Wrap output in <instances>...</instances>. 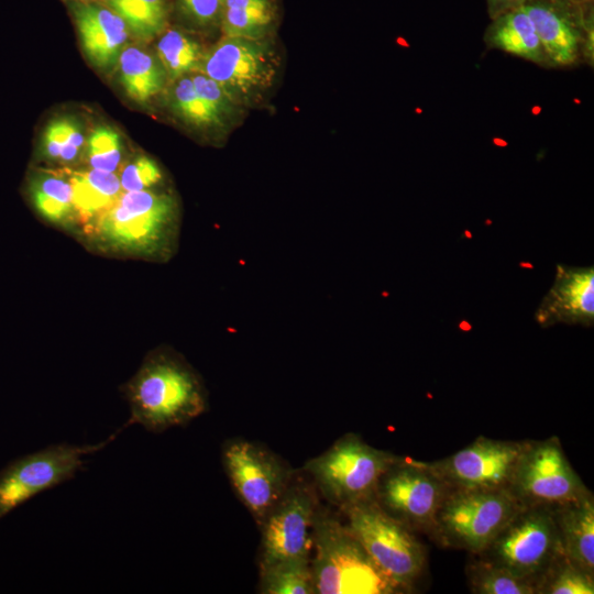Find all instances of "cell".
Returning a JSON list of instances; mask_svg holds the SVG:
<instances>
[{"label": "cell", "instance_id": "1", "mask_svg": "<svg viewBox=\"0 0 594 594\" xmlns=\"http://www.w3.org/2000/svg\"><path fill=\"white\" fill-rule=\"evenodd\" d=\"M123 392L131 408L124 426L139 424L151 432L184 426L207 408L199 375L180 355L166 349L148 355Z\"/></svg>", "mask_w": 594, "mask_h": 594}, {"label": "cell", "instance_id": "2", "mask_svg": "<svg viewBox=\"0 0 594 594\" xmlns=\"http://www.w3.org/2000/svg\"><path fill=\"white\" fill-rule=\"evenodd\" d=\"M91 229L110 249L166 260L177 245V200L169 193L123 191Z\"/></svg>", "mask_w": 594, "mask_h": 594}, {"label": "cell", "instance_id": "3", "mask_svg": "<svg viewBox=\"0 0 594 594\" xmlns=\"http://www.w3.org/2000/svg\"><path fill=\"white\" fill-rule=\"evenodd\" d=\"M317 594H398L403 591L373 562L349 527L316 510L312 522Z\"/></svg>", "mask_w": 594, "mask_h": 594}, {"label": "cell", "instance_id": "4", "mask_svg": "<svg viewBox=\"0 0 594 594\" xmlns=\"http://www.w3.org/2000/svg\"><path fill=\"white\" fill-rule=\"evenodd\" d=\"M397 458L367 444L355 433H346L304 469L324 497L343 510L373 501L380 479Z\"/></svg>", "mask_w": 594, "mask_h": 594}, {"label": "cell", "instance_id": "5", "mask_svg": "<svg viewBox=\"0 0 594 594\" xmlns=\"http://www.w3.org/2000/svg\"><path fill=\"white\" fill-rule=\"evenodd\" d=\"M346 526L373 562L403 593L413 592L427 565V551L415 531L369 501L342 510Z\"/></svg>", "mask_w": 594, "mask_h": 594}, {"label": "cell", "instance_id": "6", "mask_svg": "<svg viewBox=\"0 0 594 594\" xmlns=\"http://www.w3.org/2000/svg\"><path fill=\"white\" fill-rule=\"evenodd\" d=\"M521 507L507 488L450 490L437 514L432 540L479 554Z\"/></svg>", "mask_w": 594, "mask_h": 594}, {"label": "cell", "instance_id": "7", "mask_svg": "<svg viewBox=\"0 0 594 594\" xmlns=\"http://www.w3.org/2000/svg\"><path fill=\"white\" fill-rule=\"evenodd\" d=\"M562 554L553 508L524 506L475 556L537 584L541 574Z\"/></svg>", "mask_w": 594, "mask_h": 594}, {"label": "cell", "instance_id": "8", "mask_svg": "<svg viewBox=\"0 0 594 594\" xmlns=\"http://www.w3.org/2000/svg\"><path fill=\"white\" fill-rule=\"evenodd\" d=\"M449 492L429 462L398 455L380 479L374 499L391 517L432 539L437 514Z\"/></svg>", "mask_w": 594, "mask_h": 594}, {"label": "cell", "instance_id": "9", "mask_svg": "<svg viewBox=\"0 0 594 594\" xmlns=\"http://www.w3.org/2000/svg\"><path fill=\"white\" fill-rule=\"evenodd\" d=\"M509 492L525 507H557L590 492L568 460L560 439L526 440Z\"/></svg>", "mask_w": 594, "mask_h": 594}, {"label": "cell", "instance_id": "10", "mask_svg": "<svg viewBox=\"0 0 594 594\" xmlns=\"http://www.w3.org/2000/svg\"><path fill=\"white\" fill-rule=\"evenodd\" d=\"M277 67L270 43L224 36L202 54L196 70L217 81L233 103H244L271 87Z\"/></svg>", "mask_w": 594, "mask_h": 594}, {"label": "cell", "instance_id": "11", "mask_svg": "<svg viewBox=\"0 0 594 594\" xmlns=\"http://www.w3.org/2000/svg\"><path fill=\"white\" fill-rule=\"evenodd\" d=\"M222 463L237 495L261 527L288 488L290 469L272 451L245 439L226 442Z\"/></svg>", "mask_w": 594, "mask_h": 594}, {"label": "cell", "instance_id": "12", "mask_svg": "<svg viewBox=\"0 0 594 594\" xmlns=\"http://www.w3.org/2000/svg\"><path fill=\"white\" fill-rule=\"evenodd\" d=\"M118 432L95 446L59 443L23 457L0 472V519L38 493L72 480L85 457L107 446Z\"/></svg>", "mask_w": 594, "mask_h": 594}, {"label": "cell", "instance_id": "13", "mask_svg": "<svg viewBox=\"0 0 594 594\" xmlns=\"http://www.w3.org/2000/svg\"><path fill=\"white\" fill-rule=\"evenodd\" d=\"M526 440L479 436L443 459L429 462L450 490L509 488Z\"/></svg>", "mask_w": 594, "mask_h": 594}, {"label": "cell", "instance_id": "14", "mask_svg": "<svg viewBox=\"0 0 594 594\" xmlns=\"http://www.w3.org/2000/svg\"><path fill=\"white\" fill-rule=\"evenodd\" d=\"M316 510L312 491L302 483L289 484L261 526L260 568L289 558L309 557Z\"/></svg>", "mask_w": 594, "mask_h": 594}, {"label": "cell", "instance_id": "15", "mask_svg": "<svg viewBox=\"0 0 594 594\" xmlns=\"http://www.w3.org/2000/svg\"><path fill=\"white\" fill-rule=\"evenodd\" d=\"M542 327L557 323L592 327L594 322V268L559 264L550 290L536 311Z\"/></svg>", "mask_w": 594, "mask_h": 594}, {"label": "cell", "instance_id": "16", "mask_svg": "<svg viewBox=\"0 0 594 594\" xmlns=\"http://www.w3.org/2000/svg\"><path fill=\"white\" fill-rule=\"evenodd\" d=\"M73 14L89 62L103 72L117 66L130 35L121 16L99 2L73 3Z\"/></svg>", "mask_w": 594, "mask_h": 594}, {"label": "cell", "instance_id": "17", "mask_svg": "<svg viewBox=\"0 0 594 594\" xmlns=\"http://www.w3.org/2000/svg\"><path fill=\"white\" fill-rule=\"evenodd\" d=\"M522 8L535 25L548 61L559 66L573 64L583 37L569 6L563 0H529Z\"/></svg>", "mask_w": 594, "mask_h": 594}, {"label": "cell", "instance_id": "18", "mask_svg": "<svg viewBox=\"0 0 594 594\" xmlns=\"http://www.w3.org/2000/svg\"><path fill=\"white\" fill-rule=\"evenodd\" d=\"M564 556L594 575V496H584L553 507Z\"/></svg>", "mask_w": 594, "mask_h": 594}, {"label": "cell", "instance_id": "19", "mask_svg": "<svg viewBox=\"0 0 594 594\" xmlns=\"http://www.w3.org/2000/svg\"><path fill=\"white\" fill-rule=\"evenodd\" d=\"M73 191L75 217L91 226L118 200L122 194L116 173L98 169L74 170L68 174Z\"/></svg>", "mask_w": 594, "mask_h": 594}, {"label": "cell", "instance_id": "20", "mask_svg": "<svg viewBox=\"0 0 594 594\" xmlns=\"http://www.w3.org/2000/svg\"><path fill=\"white\" fill-rule=\"evenodd\" d=\"M488 43L518 57L542 64L548 58L535 25L522 6L496 18L487 31Z\"/></svg>", "mask_w": 594, "mask_h": 594}, {"label": "cell", "instance_id": "21", "mask_svg": "<svg viewBox=\"0 0 594 594\" xmlns=\"http://www.w3.org/2000/svg\"><path fill=\"white\" fill-rule=\"evenodd\" d=\"M117 65L121 86L138 103L150 101L165 86L167 76L160 61L138 46H127Z\"/></svg>", "mask_w": 594, "mask_h": 594}, {"label": "cell", "instance_id": "22", "mask_svg": "<svg viewBox=\"0 0 594 594\" xmlns=\"http://www.w3.org/2000/svg\"><path fill=\"white\" fill-rule=\"evenodd\" d=\"M26 193L33 208L50 222L65 224L75 217L68 178L47 172L34 173L29 177Z\"/></svg>", "mask_w": 594, "mask_h": 594}, {"label": "cell", "instance_id": "23", "mask_svg": "<svg viewBox=\"0 0 594 594\" xmlns=\"http://www.w3.org/2000/svg\"><path fill=\"white\" fill-rule=\"evenodd\" d=\"M465 569L468 586L474 594H536L535 582L477 556Z\"/></svg>", "mask_w": 594, "mask_h": 594}, {"label": "cell", "instance_id": "24", "mask_svg": "<svg viewBox=\"0 0 594 594\" xmlns=\"http://www.w3.org/2000/svg\"><path fill=\"white\" fill-rule=\"evenodd\" d=\"M264 594H314L315 584L309 557H296L261 568Z\"/></svg>", "mask_w": 594, "mask_h": 594}, {"label": "cell", "instance_id": "25", "mask_svg": "<svg viewBox=\"0 0 594 594\" xmlns=\"http://www.w3.org/2000/svg\"><path fill=\"white\" fill-rule=\"evenodd\" d=\"M125 22L130 33L148 41L160 35L167 24L164 0H105Z\"/></svg>", "mask_w": 594, "mask_h": 594}, {"label": "cell", "instance_id": "26", "mask_svg": "<svg viewBox=\"0 0 594 594\" xmlns=\"http://www.w3.org/2000/svg\"><path fill=\"white\" fill-rule=\"evenodd\" d=\"M156 52L157 59L170 80L196 70L202 57L199 44L179 30L165 32L157 42Z\"/></svg>", "mask_w": 594, "mask_h": 594}, {"label": "cell", "instance_id": "27", "mask_svg": "<svg viewBox=\"0 0 594 594\" xmlns=\"http://www.w3.org/2000/svg\"><path fill=\"white\" fill-rule=\"evenodd\" d=\"M594 575L571 562L564 554L541 574L536 594H593Z\"/></svg>", "mask_w": 594, "mask_h": 594}, {"label": "cell", "instance_id": "28", "mask_svg": "<svg viewBox=\"0 0 594 594\" xmlns=\"http://www.w3.org/2000/svg\"><path fill=\"white\" fill-rule=\"evenodd\" d=\"M85 142L79 124L74 119H55L45 128L41 139V154L62 163L74 162Z\"/></svg>", "mask_w": 594, "mask_h": 594}, {"label": "cell", "instance_id": "29", "mask_svg": "<svg viewBox=\"0 0 594 594\" xmlns=\"http://www.w3.org/2000/svg\"><path fill=\"white\" fill-rule=\"evenodd\" d=\"M275 9L222 8L221 28L224 36L260 40L271 30Z\"/></svg>", "mask_w": 594, "mask_h": 594}, {"label": "cell", "instance_id": "30", "mask_svg": "<svg viewBox=\"0 0 594 594\" xmlns=\"http://www.w3.org/2000/svg\"><path fill=\"white\" fill-rule=\"evenodd\" d=\"M173 110L185 122L204 128L219 124L213 113L196 91L193 80L188 76L176 79L170 94Z\"/></svg>", "mask_w": 594, "mask_h": 594}, {"label": "cell", "instance_id": "31", "mask_svg": "<svg viewBox=\"0 0 594 594\" xmlns=\"http://www.w3.org/2000/svg\"><path fill=\"white\" fill-rule=\"evenodd\" d=\"M122 158L119 133L109 127H98L87 141V160L90 168L116 173Z\"/></svg>", "mask_w": 594, "mask_h": 594}, {"label": "cell", "instance_id": "32", "mask_svg": "<svg viewBox=\"0 0 594 594\" xmlns=\"http://www.w3.org/2000/svg\"><path fill=\"white\" fill-rule=\"evenodd\" d=\"M119 179L123 191H140L161 183L163 173L153 158L141 155L121 169Z\"/></svg>", "mask_w": 594, "mask_h": 594}, {"label": "cell", "instance_id": "33", "mask_svg": "<svg viewBox=\"0 0 594 594\" xmlns=\"http://www.w3.org/2000/svg\"><path fill=\"white\" fill-rule=\"evenodd\" d=\"M194 87L219 123L231 112L234 105L220 85L210 77L198 73L190 76Z\"/></svg>", "mask_w": 594, "mask_h": 594}, {"label": "cell", "instance_id": "34", "mask_svg": "<svg viewBox=\"0 0 594 594\" xmlns=\"http://www.w3.org/2000/svg\"><path fill=\"white\" fill-rule=\"evenodd\" d=\"M184 15L199 26H208L221 18L223 0H179Z\"/></svg>", "mask_w": 594, "mask_h": 594}, {"label": "cell", "instance_id": "35", "mask_svg": "<svg viewBox=\"0 0 594 594\" xmlns=\"http://www.w3.org/2000/svg\"><path fill=\"white\" fill-rule=\"evenodd\" d=\"M529 0H487L490 13L493 18L516 9Z\"/></svg>", "mask_w": 594, "mask_h": 594}, {"label": "cell", "instance_id": "36", "mask_svg": "<svg viewBox=\"0 0 594 594\" xmlns=\"http://www.w3.org/2000/svg\"><path fill=\"white\" fill-rule=\"evenodd\" d=\"M68 1H72L73 3H89V2H100V1L105 2V0H68Z\"/></svg>", "mask_w": 594, "mask_h": 594}]
</instances>
